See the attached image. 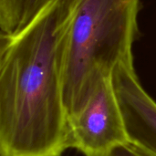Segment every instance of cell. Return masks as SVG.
Listing matches in <instances>:
<instances>
[{
	"mask_svg": "<svg viewBox=\"0 0 156 156\" xmlns=\"http://www.w3.org/2000/svg\"><path fill=\"white\" fill-rule=\"evenodd\" d=\"M28 0H0L1 34L15 32L22 24Z\"/></svg>",
	"mask_w": 156,
	"mask_h": 156,
	"instance_id": "obj_5",
	"label": "cell"
},
{
	"mask_svg": "<svg viewBox=\"0 0 156 156\" xmlns=\"http://www.w3.org/2000/svg\"><path fill=\"white\" fill-rule=\"evenodd\" d=\"M50 1H52V0H28L21 26H23L24 24H26L27 22H28L42 7H44Z\"/></svg>",
	"mask_w": 156,
	"mask_h": 156,
	"instance_id": "obj_7",
	"label": "cell"
},
{
	"mask_svg": "<svg viewBox=\"0 0 156 156\" xmlns=\"http://www.w3.org/2000/svg\"><path fill=\"white\" fill-rule=\"evenodd\" d=\"M101 156H156L154 154L149 152L148 150L143 148L142 146L133 143L128 142L126 144L118 145L109 152Z\"/></svg>",
	"mask_w": 156,
	"mask_h": 156,
	"instance_id": "obj_6",
	"label": "cell"
},
{
	"mask_svg": "<svg viewBox=\"0 0 156 156\" xmlns=\"http://www.w3.org/2000/svg\"><path fill=\"white\" fill-rule=\"evenodd\" d=\"M140 0H62L56 57L69 119L121 63H133Z\"/></svg>",
	"mask_w": 156,
	"mask_h": 156,
	"instance_id": "obj_2",
	"label": "cell"
},
{
	"mask_svg": "<svg viewBox=\"0 0 156 156\" xmlns=\"http://www.w3.org/2000/svg\"><path fill=\"white\" fill-rule=\"evenodd\" d=\"M61 1H50L15 32L1 34L0 156H60L69 148L56 57Z\"/></svg>",
	"mask_w": 156,
	"mask_h": 156,
	"instance_id": "obj_1",
	"label": "cell"
},
{
	"mask_svg": "<svg viewBox=\"0 0 156 156\" xmlns=\"http://www.w3.org/2000/svg\"><path fill=\"white\" fill-rule=\"evenodd\" d=\"M112 80L130 141L156 155V101L143 88L133 63L119 64Z\"/></svg>",
	"mask_w": 156,
	"mask_h": 156,
	"instance_id": "obj_4",
	"label": "cell"
},
{
	"mask_svg": "<svg viewBox=\"0 0 156 156\" xmlns=\"http://www.w3.org/2000/svg\"><path fill=\"white\" fill-rule=\"evenodd\" d=\"M69 148L101 156L130 142L112 76L103 78L82 110L69 119Z\"/></svg>",
	"mask_w": 156,
	"mask_h": 156,
	"instance_id": "obj_3",
	"label": "cell"
}]
</instances>
